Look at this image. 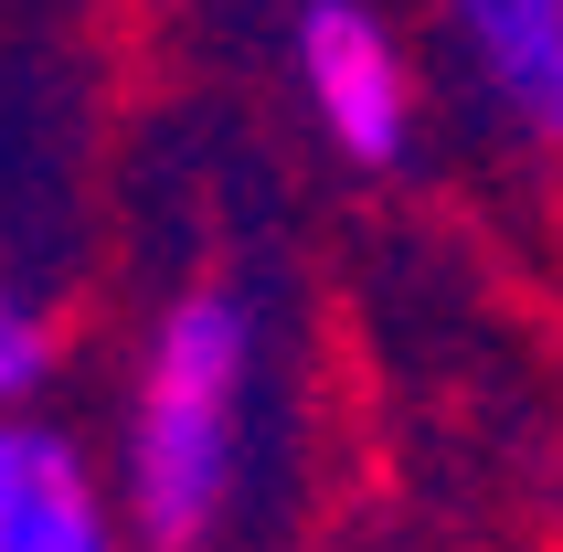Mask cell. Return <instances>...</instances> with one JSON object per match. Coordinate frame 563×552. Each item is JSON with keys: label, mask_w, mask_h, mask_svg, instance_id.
Listing matches in <instances>:
<instances>
[{"label": "cell", "mask_w": 563, "mask_h": 552, "mask_svg": "<svg viewBox=\"0 0 563 552\" xmlns=\"http://www.w3.org/2000/svg\"><path fill=\"white\" fill-rule=\"evenodd\" d=\"M255 394H266V319L234 276H191L139 330V372L118 404V521L139 552H202L245 489Z\"/></svg>", "instance_id": "cell-1"}, {"label": "cell", "mask_w": 563, "mask_h": 552, "mask_svg": "<svg viewBox=\"0 0 563 552\" xmlns=\"http://www.w3.org/2000/svg\"><path fill=\"white\" fill-rule=\"evenodd\" d=\"M287 75L309 96V128L351 170H394L415 150V54L373 0H298Z\"/></svg>", "instance_id": "cell-2"}, {"label": "cell", "mask_w": 563, "mask_h": 552, "mask_svg": "<svg viewBox=\"0 0 563 552\" xmlns=\"http://www.w3.org/2000/svg\"><path fill=\"white\" fill-rule=\"evenodd\" d=\"M0 552H128L107 467L43 415H0Z\"/></svg>", "instance_id": "cell-3"}, {"label": "cell", "mask_w": 563, "mask_h": 552, "mask_svg": "<svg viewBox=\"0 0 563 552\" xmlns=\"http://www.w3.org/2000/svg\"><path fill=\"white\" fill-rule=\"evenodd\" d=\"M478 96L500 107L521 139L563 150V0H437Z\"/></svg>", "instance_id": "cell-4"}, {"label": "cell", "mask_w": 563, "mask_h": 552, "mask_svg": "<svg viewBox=\"0 0 563 552\" xmlns=\"http://www.w3.org/2000/svg\"><path fill=\"white\" fill-rule=\"evenodd\" d=\"M54 372H64V319H54V298L22 287V276H0V415H32Z\"/></svg>", "instance_id": "cell-5"}]
</instances>
